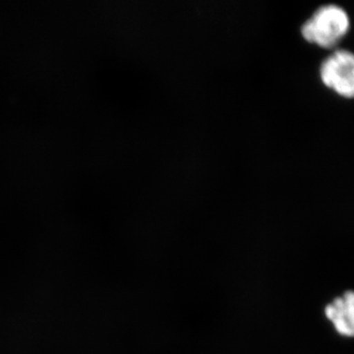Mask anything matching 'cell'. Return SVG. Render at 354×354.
Returning <instances> with one entry per match:
<instances>
[{"label":"cell","instance_id":"6da1fadb","mask_svg":"<svg viewBox=\"0 0 354 354\" xmlns=\"http://www.w3.org/2000/svg\"><path fill=\"white\" fill-rule=\"evenodd\" d=\"M351 19L346 9L337 4L319 7L302 25L301 35L305 41L320 48H332L346 36Z\"/></svg>","mask_w":354,"mask_h":354},{"label":"cell","instance_id":"7a4b0ae2","mask_svg":"<svg viewBox=\"0 0 354 354\" xmlns=\"http://www.w3.org/2000/svg\"><path fill=\"white\" fill-rule=\"evenodd\" d=\"M320 78L326 87L346 99H354V53L333 51L323 60Z\"/></svg>","mask_w":354,"mask_h":354},{"label":"cell","instance_id":"3957f363","mask_svg":"<svg viewBox=\"0 0 354 354\" xmlns=\"http://www.w3.org/2000/svg\"><path fill=\"white\" fill-rule=\"evenodd\" d=\"M325 314L339 334L354 337V291H346L335 298L326 307Z\"/></svg>","mask_w":354,"mask_h":354}]
</instances>
